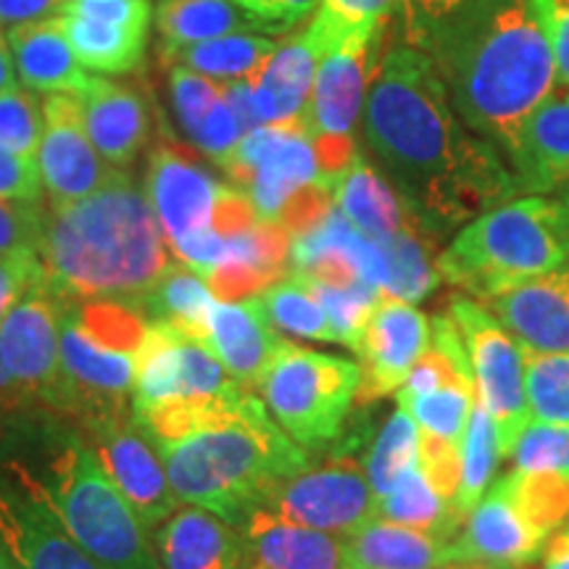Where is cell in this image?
I'll return each instance as SVG.
<instances>
[{"label":"cell","instance_id":"obj_61","mask_svg":"<svg viewBox=\"0 0 569 569\" xmlns=\"http://www.w3.org/2000/svg\"><path fill=\"white\" fill-rule=\"evenodd\" d=\"M440 569H528L517 565H490V561H453V565H446Z\"/></svg>","mask_w":569,"mask_h":569},{"label":"cell","instance_id":"obj_2","mask_svg":"<svg viewBox=\"0 0 569 569\" xmlns=\"http://www.w3.org/2000/svg\"><path fill=\"white\" fill-rule=\"evenodd\" d=\"M425 53L461 122L493 142L507 163L530 113L559 88L536 0H467Z\"/></svg>","mask_w":569,"mask_h":569},{"label":"cell","instance_id":"obj_23","mask_svg":"<svg viewBox=\"0 0 569 569\" xmlns=\"http://www.w3.org/2000/svg\"><path fill=\"white\" fill-rule=\"evenodd\" d=\"M151 540L161 569H253L246 532L198 507L177 509Z\"/></svg>","mask_w":569,"mask_h":569},{"label":"cell","instance_id":"obj_13","mask_svg":"<svg viewBox=\"0 0 569 569\" xmlns=\"http://www.w3.org/2000/svg\"><path fill=\"white\" fill-rule=\"evenodd\" d=\"M84 440L96 451L113 486L122 490L148 532L174 515L177 501L167 467L153 440L140 430L132 411L82 422Z\"/></svg>","mask_w":569,"mask_h":569},{"label":"cell","instance_id":"obj_12","mask_svg":"<svg viewBox=\"0 0 569 569\" xmlns=\"http://www.w3.org/2000/svg\"><path fill=\"white\" fill-rule=\"evenodd\" d=\"M264 511L298 528L343 538L377 517V501L365 465L348 451H338L325 465L309 467L284 480Z\"/></svg>","mask_w":569,"mask_h":569},{"label":"cell","instance_id":"obj_31","mask_svg":"<svg viewBox=\"0 0 569 569\" xmlns=\"http://www.w3.org/2000/svg\"><path fill=\"white\" fill-rule=\"evenodd\" d=\"M156 27L163 38L161 48H184L240 32L277 34L272 21L234 0H161Z\"/></svg>","mask_w":569,"mask_h":569},{"label":"cell","instance_id":"obj_34","mask_svg":"<svg viewBox=\"0 0 569 569\" xmlns=\"http://www.w3.org/2000/svg\"><path fill=\"white\" fill-rule=\"evenodd\" d=\"M217 301L219 298L211 293L209 282L193 267L172 261L153 282V288L142 296L140 309L148 322L174 325L201 340L206 319Z\"/></svg>","mask_w":569,"mask_h":569},{"label":"cell","instance_id":"obj_6","mask_svg":"<svg viewBox=\"0 0 569 569\" xmlns=\"http://www.w3.org/2000/svg\"><path fill=\"white\" fill-rule=\"evenodd\" d=\"M148 325L138 303L67 301L51 407L80 422L132 411L134 361Z\"/></svg>","mask_w":569,"mask_h":569},{"label":"cell","instance_id":"obj_56","mask_svg":"<svg viewBox=\"0 0 569 569\" xmlns=\"http://www.w3.org/2000/svg\"><path fill=\"white\" fill-rule=\"evenodd\" d=\"M540 557H543V569H569V525L546 540Z\"/></svg>","mask_w":569,"mask_h":569},{"label":"cell","instance_id":"obj_54","mask_svg":"<svg viewBox=\"0 0 569 569\" xmlns=\"http://www.w3.org/2000/svg\"><path fill=\"white\" fill-rule=\"evenodd\" d=\"M536 9L551 40L559 88L569 92V0H536Z\"/></svg>","mask_w":569,"mask_h":569},{"label":"cell","instance_id":"obj_24","mask_svg":"<svg viewBox=\"0 0 569 569\" xmlns=\"http://www.w3.org/2000/svg\"><path fill=\"white\" fill-rule=\"evenodd\" d=\"M543 530H538L507 490L496 486L469 511L459 538L453 540L457 561H490V565L528 567L546 549Z\"/></svg>","mask_w":569,"mask_h":569},{"label":"cell","instance_id":"obj_59","mask_svg":"<svg viewBox=\"0 0 569 569\" xmlns=\"http://www.w3.org/2000/svg\"><path fill=\"white\" fill-rule=\"evenodd\" d=\"M240 6H246L248 11L259 13V17H264L267 21H272L277 34L280 32V24H277V11H280V0H238Z\"/></svg>","mask_w":569,"mask_h":569},{"label":"cell","instance_id":"obj_37","mask_svg":"<svg viewBox=\"0 0 569 569\" xmlns=\"http://www.w3.org/2000/svg\"><path fill=\"white\" fill-rule=\"evenodd\" d=\"M419 448H422V430L407 409L398 407L380 427L365 459V472L375 501L386 498L396 482L419 465Z\"/></svg>","mask_w":569,"mask_h":569},{"label":"cell","instance_id":"obj_47","mask_svg":"<svg viewBox=\"0 0 569 569\" xmlns=\"http://www.w3.org/2000/svg\"><path fill=\"white\" fill-rule=\"evenodd\" d=\"M169 88H172L177 119H180L188 138L203 124V119L209 117L213 106L224 98V84L213 82L188 67H172V71H169Z\"/></svg>","mask_w":569,"mask_h":569},{"label":"cell","instance_id":"obj_14","mask_svg":"<svg viewBox=\"0 0 569 569\" xmlns=\"http://www.w3.org/2000/svg\"><path fill=\"white\" fill-rule=\"evenodd\" d=\"M67 298L40 280L0 325V356L17 388L51 403L59 386L61 319Z\"/></svg>","mask_w":569,"mask_h":569},{"label":"cell","instance_id":"obj_32","mask_svg":"<svg viewBox=\"0 0 569 569\" xmlns=\"http://www.w3.org/2000/svg\"><path fill=\"white\" fill-rule=\"evenodd\" d=\"M280 48L274 34L240 32L184 48H161V59L172 67H188L219 84L253 82Z\"/></svg>","mask_w":569,"mask_h":569},{"label":"cell","instance_id":"obj_52","mask_svg":"<svg viewBox=\"0 0 569 569\" xmlns=\"http://www.w3.org/2000/svg\"><path fill=\"white\" fill-rule=\"evenodd\" d=\"M42 193L46 188H42L38 159L0 146V201L40 203Z\"/></svg>","mask_w":569,"mask_h":569},{"label":"cell","instance_id":"obj_26","mask_svg":"<svg viewBox=\"0 0 569 569\" xmlns=\"http://www.w3.org/2000/svg\"><path fill=\"white\" fill-rule=\"evenodd\" d=\"M519 193H557L569 184V92L540 103L509 159Z\"/></svg>","mask_w":569,"mask_h":569},{"label":"cell","instance_id":"obj_57","mask_svg":"<svg viewBox=\"0 0 569 569\" xmlns=\"http://www.w3.org/2000/svg\"><path fill=\"white\" fill-rule=\"evenodd\" d=\"M317 6H322V0H280V11H277L280 32H288L290 27H296L298 21L309 17Z\"/></svg>","mask_w":569,"mask_h":569},{"label":"cell","instance_id":"obj_11","mask_svg":"<svg viewBox=\"0 0 569 569\" xmlns=\"http://www.w3.org/2000/svg\"><path fill=\"white\" fill-rule=\"evenodd\" d=\"M222 172L269 222H277L284 206L303 188L327 182L319 169L315 140L303 122L267 124L246 132L234 153L222 163Z\"/></svg>","mask_w":569,"mask_h":569},{"label":"cell","instance_id":"obj_9","mask_svg":"<svg viewBox=\"0 0 569 569\" xmlns=\"http://www.w3.org/2000/svg\"><path fill=\"white\" fill-rule=\"evenodd\" d=\"M386 27L377 32L351 34L319 63L315 90L303 113L306 132L315 140L319 169L336 184L359 153L353 130L365 117L369 88L380 67Z\"/></svg>","mask_w":569,"mask_h":569},{"label":"cell","instance_id":"obj_27","mask_svg":"<svg viewBox=\"0 0 569 569\" xmlns=\"http://www.w3.org/2000/svg\"><path fill=\"white\" fill-rule=\"evenodd\" d=\"M6 42L11 48L13 63H17L19 80L24 82L27 90L46 92V96H53V92L77 96L90 80V74L71 51L61 17L21 24L17 30L6 32Z\"/></svg>","mask_w":569,"mask_h":569},{"label":"cell","instance_id":"obj_10","mask_svg":"<svg viewBox=\"0 0 569 569\" xmlns=\"http://www.w3.org/2000/svg\"><path fill=\"white\" fill-rule=\"evenodd\" d=\"M448 317L459 327L467 346L478 401L493 419L501 453L511 457L519 436L530 425L522 346L486 306L467 296L451 298Z\"/></svg>","mask_w":569,"mask_h":569},{"label":"cell","instance_id":"obj_55","mask_svg":"<svg viewBox=\"0 0 569 569\" xmlns=\"http://www.w3.org/2000/svg\"><path fill=\"white\" fill-rule=\"evenodd\" d=\"M67 0H0V34L32 21L61 17Z\"/></svg>","mask_w":569,"mask_h":569},{"label":"cell","instance_id":"obj_22","mask_svg":"<svg viewBox=\"0 0 569 569\" xmlns=\"http://www.w3.org/2000/svg\"><path fill=\"white\" fill-rule=\"evenodd\" d=\"M332 48L336 46L317 21H311L301 34L277 48L267 69L251 82L259 127L303 122L319 63Z\"/></svg>","mask_w":569,"mask_h":569},{"label":"cell","instance_id":"obj_44","mask_svg":"<svg viewBox=\"0 0 569 569\" xmlns=\"http://www.w3.org/2000/svg\"><path fill=\"white\" fill-rule=\"evenodd\" d=\"M46 134V109L32 90L13 88L0 96V146L38 159Z\"/></svg>","mask_w":569,"mask_h":569},{"label":"cell","instance_id":"obj_19","mask_svg":"<svg viewBox=\"0 0 569 569\" xmlns=\"http://www.w3.org/2000/svg\"><path fill=\"white\" fill-rule=\"evenodd\" d=\"M480 303L525 351L569 353V261L553 272L498 290Z\"/></svg>","mask_w":569,"mask_h":569},{"label":"cell","instance_id":"obj_50","mask_svg":"<svg viewBox=\"0 0 569 569\" xmlns=\"http://www.w3.org/2000/svg\"><path fill=\"white\" fill-rule=\"evenodd\" d=\"M46 209L42 203L0 201V256L38 251Z\"/></svg>","mask_w":569,"mask_h":569},{"label":"cell","instance_id":"obj_53","mask_svg":"<svg viewBox=\"0 0 569 569\" xmlns=\"http://www.w3.org/2000/svg\"><path fill=\"white\" fill-rule=\"evenodd\" d=\"M61 13L106 21V24L148 30L151 24V6L148 0H67Z\"/></svg>","mask_w":569,"mask_h":569},{"label":"cell","instance_id":"obj_51","mask_svg":"<svg viewBox=\"0 0 569 569\" xmlns=\"http://www.w3.org/2000/svg\"><path fill=\"white\" fill-rule=\"evenodd\" d=\"M40 280H46V269H42L38 251L0 256V325L11 315L13 306L27 296V290Z\"/></svg>","mask_w":569,"mask_h":569},{"label":"cell","instance_id":"obj_40","mask_svg":"<svg viewBox=\"0 0 569 569\" xmlns=\"http://www.w3.org/2000/svg\"><path fill=\"white\" fill-rule=\"evenodd\" d=\"M261 301H264L267 315L277 330L296 338L319 340V343H336V332H332L322 301L301 277L293 274L267 288L261 293Z\"/></svg>","mask_w":569,"mask_h":569},{"label":"cell","instance_id":"obj_48","mask_svg":"<svg viewBox=\"0 0 569 569\" xmlns=\"http://www.w3.org/2000/svg\"><path fill=\"white\" fill-rule=\"evenodd\" d=\"M246 138L243 124L234 117L232 106L222 98L217 106H213L209 117L203 119V124L190 134V142L198 148V151L209 156V159L222 169V163L234 153V148L240 146V140Z\"/></svg>","mask_w":569,"mask_h":569},{"label":"cell","instance_id":"obj_45","mask_svg":"<svg viewBox=\"0 0 569 569\" xmlns=\"http://www.w3.org/2000/svg\"><path fill=\"white\" fill-rule=\"evenodd\" d=\"M515 469L525 472H557L569 478V425L530 422L519 436Z\"/></svg>","mask_w":569,"mask_h":569},{"label":"cell","instance_id":"obj_18","mask_svg":"<svg viewBox=\"0 0 569 569\" xmlns=\"http://www.w3.org/2000/svg\"><path fill=\"white\" fill-rule=\"evenodd\" d=\"M224 184L217 182L182 146L163 140L153 148L146 172V196L169 248L213 230V211Z\"/></svg>","mask_w":569,"mask_h":569},{"label":"cell","instance_id":"obj_38","mask_svg":"<svg viewBox=\"0 0 569 569\" xmlns=\"http://www.w3.org/2000/svg\"><path fill=\"white\" fill-rule=\"evenodd\" d=\"M461 459V478H459V493H457V511L467 519L482 501V496L493 488V478L498 461L503 459L501 446H498V432L490 415L480 401H475L472 415H469L465 440L459 448Z\"/></svg>","mask_w":569,"mask_h":569},{"label":"cell","instance_id":"obj_41","mask_svg":"<svg viewBox=\"0 0 569 569\" xmlns=\"http://www.w3.org/2000/svg\"><path fill=\"white\" fill-rule=\"evenodd\" d=\"M498 486L507 490L517 509L546 536L565 528L569 519V478L565 475L511 469L498 480Z\"/></svg>","mask_w":569,"mask_h":569},{"label":"cell","instance_id":"obj_46","mask_svg":"<svg viewBox=\"0 0 569 569\" xmlns=\"http://www.w3.org/2000/svg\"><path fill=\"white\" fill-rule=\"evenodd\" d=\"M396 0H322L315 21L327 32L332 46L359 32H377L388 24Z\"/></svg>","mask_w":569,"mask_h":569},{"label":"cell","instance_id":"obj_15","mask_svg":"<svg viewBox=\"0 0 569 569\" xmlns=\"http://www.w3.org/2000/svg\"><path fill=\"white\" fill-rule=\"evenodd\" d=\"M0 478V549L17 569H103L24 475Z\"/></svg>","mask_w":569,"mask_h":569},{"label":"cell","instance_id":"obj_43","mask_svg":"<svg viewBox=\"0 0 569 569\" xmlns=\"http://www.w3.org/2000/svg\"><path fill=\"white\" fill-rule=\"evenodd\" d=\"M301 277V274H296ZM301 280L315 290L319 301H322L327 319H330L332 332H336V343L351 348L356 351L359 346L361 332L372 317L375 306L380 303L382 293L372 284H353V288H332V284H322L309 280V277H301Z\"/></svg>","mask_w":569,"mask_h":569},{"label":"cell","instance_id":"obj_1","mask_svg":"<svg viewBox=\"0 0 569 569\" xmlns=\"http://www.w3.org/2000/svg\"><path fill=\"white\" fill-rule=\"evenodd\" d=\"M361 132L432 243L519 196L503 153L461 122L436 61L407 42L382 56Z\"/></svg>","mask_w":569,"mask_h":569},{"label":"cell","instance_id":"obj_4","mask_svg":"<svg viewBox=\"0 0 569 569\" xmlns=\"http://www.w3.org/2000/svg\"><path fill=\"white\" fill-rule=\"evenodd\" d=\"M153 446L177 501L211 511L240 530L267 509L284 480L311 467L306 448L251 390L188 436Z\"/></svg>","mask_w":569,"mask_h":569},{"label":"cell","instance_id":"obj_49","mask_svg":"<svg viewBox=\"0 0 569 569\" xmlns=\"http://www.w3.org/2000/svg\"><path fill=\"white\" fill-rule=\"evenodd\" d=\"M465 3L467 0H398L403 42L411 48H419V51H427L436 32Z\"/></svg>","mask_w":569,"mask_h":569},{"label":"cell","instance_id":"obj_36","mask_svg":"<svg viewBox=\"0 0 569 569\" xmlns=\"http://www.w3.org/2000/svg\"><path fill=\"white\" fill-rule=\"evenodd\" d=\"M430 243L432 240L422 232L417 219H411L401 232L393 234V238L382 240L380 248L388 264V282L382 296L417 303L438 288V261L432 264L430 253H427V246Z\"/></svg>","mask_w":569,"mask_h":569},{"label":"cell","instance_id":"obj_58","mask_svg":"<svg viewBox=\"0 0 569 569\" xmlns=\"http://www.w3.org/2000/svg\"><path fill=\"white\" fill-rule=\"evenodd\" d=\"M17 63H13L11 48L6 42V34H0V96L17 88Z\"/></svg>","mask_w":569,"mask_h":569},{"label":"cell","instance_id":"obj_60","mask_svg":"<svg viewBox=\"0 0 569 569\" xmlns=\"http://www.w3.org/2000/svg\"><path fill=\"white\" fill-rule=\"evenodd\" d=\"M17 393H21V390L17 388V382H13L9 369H6L3 356H0V401H11Z\"/></svg>","mask_w":569,"mask_h":569},{"label":"cell","instance_id":"obj_17","mask_svg":"<svg viewBox=\"0 0 569 569\" xmlns=\"http://www.w3.org/2000/svg\"><path fill=\"white\" fill-rule=\"evenodd\" d=\"M432 340V325L415 303L382 296L361 332L356 356L361 359V382L356 401L372 403L393 396Z\"/></svg>","mask_w":569,"mask_h":569},{"label":"cell","instance_id":"obj_28","mask_svg":"<svg viewBox=\"0 0 569 569\" xmlns=\"http://www.w3.org/2000/svg\"><path fill=\"white\" fill-rule=\"evenodd\" d=\"M453 561V543L382 517L343 536V569H440Z\"/></svg>","mask_w":569,"mask_h":569},{"label":"cell","instance_id":"obj_30","mask_svg":"<svg viewBox=\"0 0 569 569\" xmlns=\"http://www.w3.org/2000/svg\"><path fill=\"white\" fill-rule=\"evenodd\" d=\"M336 206L356 230L377 243L393 238L415 219L388 177L361 151L336 184Z\"/></svg>","mask_w":569,"mask_h":569},{"label":"cell","instance_id":"obj_63","mask_svg":"<svg viewBox=\"0 0 569 569\" xmlns=\"http://www.w3.org/2000/svg\"><path fill=\"white\" fill-rule=\"evenodd\" d=\"M0 569H17L13 567V561L9 559V553H6L3 549H0Z\"/></svg>","mask_w":569,"mask_h":569},{"label":"cell","instance_id":"obj_8","mask_svg":"<svg viewBox=\"0 0 569 569\" xmlns=\"http://www.w3.org/2000/svg\"><path fill=\"white\" fill-rule=\"evenodd\" d=\"M361 369L351 359L309 351L284 340L259 393L274 422L306 451L332 446L359 393Z\"/></svg>","mask_w":569,"mask_h":569},{"label":"cell","instance_id":"obj_16","mask_svg":"<svg viewBox=\"0 0 569 569\" xmlns=\"http://www.w3.org/2000/svg\"><path fill=\"white\" fill-rule=\"evenodd\" d=\"M42 109H46V134L38 151V169L48 193V206L61 209L98 193L117 172V167H109V161L90 142L74 96L53 92L42 101Z\"/></svg>","mask_w":569,"mask_h":569},{"label":"cell","instance_id":"obj_42","mask_svg":"<svg viewBox=\"0 0 569 569\" xmlns=\"http://www.w3.org/2000/svg\"><path fill=\"white\" fill-rule=\"evenodd\" d=\"M525 388L530 422L569 425V353L525 351Z\"/></svg>","mask_w":569,"mask_h":569},{"label":"cell","instance_id":"obj_20","mask_svg":"<svg viewBox=\"0 0 569 569\" xmlns=\"http://www.w3.org/2000/svg\"><path fill=\"white\" fill-rule=\"evenodd\" d=\"M201 340L232 380L251 393L259 390L267 369L284 346V338L269 319L261 296L213 303Z\"/></svg>","mask_w":569,"mask_h":569},{"label":"cell","instance_id":"obj_33","mask_svg":"<svg viewBox=\"0 0 569 569\" xmlns=\"http://www.w3.org/2000/svg\"><path fill=\"white\" fill-rule=\"evenodd\" d=\"M377 517L401 525V528H411L427 532L432 538L448 540V543H453L461 528H465V517L432 486L419 465L411 467L396 482L393 490L377 501Z\"/></svg>","mask_w":569,"mask_h":569},{"label":"cell","instance_id":"obj_62","mask_svg":"<svg viewBox=\"0 0 569 569\" xmlns=\"http://www.w3.org/2000/svg\"><path fill=\"white\" fill-rule=\"evenodd\" d=\"M553 201H557V206H559L561 222H565V232H567V240H569V184H565V188L553 193Z\"/></svg>","mask_w":569,"mask_h":569},{"label":"cell","instance_id":"obj_21","mask_svg":"<svg viewBox=\"0 0 569 569\" xmlns=\"http://www.w3.org/2000/svg\"><path fill=\"white\" fill-rule=\"evenodd\" d=\"M82 109V122L96 151L111 167L127 169L148 146L153 130L151 106L138 84L90 77L88 84L77 92Z\"/></svg>","mask_w":569,"mask_h":569},{"label":"cell","instance_id":"obj_35","mask_svg":"<svg viewBox=\"0 0 569 569\" xmlns=\"http://www.w3.org/2000/svg\"><path fill=\"white\" fill-rule=\"evenodd\" d=\"M61 24L71 51L84 69L103 71V74H127L140 67L148 30L106 24V21L74 17V13H61Z\"/></svg>","mask_w":569,"mask_h":569},{"label":"cell","instance_id":"obj_29","mask_svg":"<svg viewBox=\"0 0 569 569\" xmlns=\"http://www.w3.org/2000/svg\"><path fill=\"white\" fill-rule=\"evenodd\" d=\"M253 569H343V538L259 511L243 528Z\"/></svg>","mask_w":569,"mask_h":569},{"label":"cell","instance_id":"obj_39","mask_svg":"<svg viewBox=\"0 0 569 569\" xmlns=\"http://www.w3.org/2000/svg\"><path fill=\"white\" fill-rule=\"evenodd\" d=\"M398 407L407 409L419 430L430 432L446 443L461 448L469 415L478 401V388L472 382H446L422 396H396Z\"/></svg>","mask_w":569,"mask_h":569},{"label":"cell","instance_id":"obj_64","mask_svg":"<svg viewBox=\"0 0 569 569\" xmlns=\"http://www.w3.org/2000/svg\"><path fill=\"white\" fill-rule=\"evenodd\" d=\"M234 3H238V0H234Z\"/></svg>","mask_w":569,"mask_h":569},{"label":"cell","instance_id":"obj_5","mask_svg":"<svg viewBox=\"0 0 569 569\" xmlns=\"http://www.w3.org/2000/svg\"><path fill=\"white\" fill-rule=\"evenodd\" d=\"M436 261L446 282L478 301L553 272L569 261L559 206L553 196H522L496 206L461 227Z\"/></svg>","mask_w":569,"mask_h":569},{"label":"cell","instance_id":"obj_3","mask_svg":"<svg viewBox=\"0 0 569 569\" xmlns=\"http://www.w3.org/2000/svg\"><path fill=\"white\" fill-rule=\"evenodd\" d=\"M38 256L48 284L67 301L140 306L172 264L151 201L124 169L84 201L48 206Z\"/></svg>","mask_w":569,"mask_h":569},{"label":"cell","instance_id":"obj_25","mask_svg":"<svg viewBox=\"0 0 569 569\" xmlns=\"http://www.w3.org/2000/svg\"><path fill=\"white\" fill-rule=\"evenodd\" d=\"M290 234L280 222H259L243 232L227 238V251L222 264L206 277L211 293L219 301H243V298L261 296L267 288L282 282L293 269L290 264Z\"/></svg>","mask_w":569,"mask_h":569},{"label":"cell","instance_id":"obj_7","mask_svg":"<svg viewBox=\"0 0 569 569\" xmlns=\"http://www.w3.org/2000/svg\"><path fill=\"white\" fill-rule=\"evenodd\" d=\"M17 472L40 490L77 543L103 569H161L151 532L106 475L88 440L63 436L40 475L21 467Z\"/></svg>","mask_w":569,"mask_h":569}]
</instances>
